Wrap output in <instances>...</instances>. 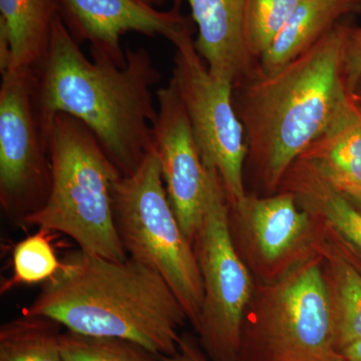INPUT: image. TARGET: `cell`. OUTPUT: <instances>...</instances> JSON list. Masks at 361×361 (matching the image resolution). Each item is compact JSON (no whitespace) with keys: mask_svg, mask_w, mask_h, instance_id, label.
Returning a JSON list of instances; mask_svg holds the SVG:
<instances>
[{"mask_svg":"<svg viewBox=\"0 0 361 361\" xmlns=\"http://www.w3.org/2000/svg\"><path fill=\"white\" fill-rule=\"evenodd\" d=\"M302 0H248L245 35L251 56L259 59Z\"/></svg>","mask_w":361,"mask_h":361,"instance_id":"22","label":"cell"},{"mask_svg":"<svg viewBox=\"0 0 361 361\" xmlns=\"http://www.w3.org/2000/svg\"><path fill=\"white\" fill-rule=\"evenodd\" d=\"M342 361H361V341L353 342L341 350Z\"/></svg>","mask_w":361,"mask_h":361,"instance_id":"27","label":"cell"},{"mask_svg":"<svg viewBox=\"0 0 361 361\" xmlns=\"http://www.w3.org/2000/svg\"><path fill=\"white\" fill-rule=\"evenodd\" d=\"M342 1L348 2V4H355V6L361 7V0H342Z\"/></svg>","mask_w":361,"mask_h":361,"instance_id":"31","label":"cell"},{"mask_svg":"<svg viewBox=\"0 0 361 361\" xmlns=\"http://www.w3.org/2000/svg\"><path fill=\"white\" fill-rule=\"evenodd\" d=\"M233 243L256 282L271 283L315 254L322 226L297 203L293 195L247 193L230 205Z\"/></svg>","mask_w":361,"mask_h":361,"instance_id":"10","label":"cell"},{"mask_svg":"<svg viewBox=\"0 0 361 361\" xmlns=\"http://www.w3.org/2000/svg\"><path fill=\"white\" fill-rule=\"evenodd\" d=\"M342 68L349 94L361 78V27L348 25L342 54Z\"/></svg>","mask_w":361,"mask_h":361,"instance_id":"23","label":"cell"},{"mask_svg":"<svg viewBox=\"0 0 361 361\" xmlns=\"http://www.w3.org/2000/svg\"><path fill=\"white\" fill-rule=\"evenodd\" d=\"M193 30L175 45L172 80L186 109L204 167L219 175L230 205L245 198V132L233 104V85L214 77L195 49Z\"/></svg>","mask_w":361,"mask_h":361,"instance_id":"8","label":"cell"},{"mask_svg":"<svg viewBox=\"0 0 361 361\" xmlns=\"http://www.w3.org/2000/svg\"><path fill=\"white\" fill-rule=\"evenodd\" d=\"M126 56L123 68L90 61L59 16L47 54L33 68L35 101L47 137L54 116L78 118L122 176L134 173L154 147L158 109L152 89L161 78L148 49L128 47Z\"/></svg>","mask_w":361,"mask_h":361,"instance_id":"2","label":"cell"},{"mask_svg":"<svg viewBox=\"0 0 361 361\" xmlns=\"http://www.w3.org/2000/svg\"><path fill=\"white\" fill-rule=\"evenodd\" d=\"M51 188L49 137L37 109L33 68H11L0 85V205L20 226Z\"/></svg>","mask_w":361,"mask_h":361,"instance_id":"9","label":"cell"},{"mask_svg":"<svg viewBox=\"0 0 361 361\" xmlns=\"http://www.w3.org/2000/svg\"><path fill=\"white\" fill-rule=\"evenodd\" d=\"M61 350L65 361H161L135 342L110 337L63 332Z\"/></svg>","mask_w":361,"mask_h":361,"instance_id":"21","label":"cell"},{"mask_svg":"<svg viewBox=\"0 0 361 361\" xmlns=\"http://www.w3.org/2000/svg\"><path fill=\"white\" fill-rule=\"evenodd\" d=\"M278 191L293 195L303 210L361 256V211L311 164L294 161Z\"/></svg>","mask_w":361,"mask_h":361,"instance_id":"14","label":"cell"},{"mask_svg":"<svg viewBox=\"0 0 361 361\" xmlns=\"http://www.w3.org/2000/svg\"><path fill=\"white\" fill-rule=\"evenodd\" d=\"M317 251L322 256L337 345L341 350L349 343L361 341V272L323 231Z\"/></svg>","mask_w":361,"mask_h":361,"instance_id":"18","label":"cell"},{"mask_svg":"<svg viewBox=\"0 0 361 361\" xmlns=\"http://www.w3.org/2000/svg\"><path fill=\"white\" fill-rule=\"evenodd\" d=\"M61 327L47 316L23 312L0 327V361H65Z\"/></svg>","mask_w":361,"mask_h":361,"instance_id":"19","label":"cell"},{"mask_svg":"<svg viewBox=\"0 0 361 361\" xmlns=\"http://www.w3.org/2000/svg\"><path fill=\"white\" fill-rule=\"evenodd\" d=\"M61 262L23 313L82 336L135 342L159 357L176 353L188 318L156 271L130 257L114 261L80 250Z\"/></svg>","mask_w":361,"mask_h":361,"instance_id":"3","label":"cell"},{"mask_svg":"<svg viewBox=\"0 0 361 361\" xmlns=\"http://www.w3.org/2000/svg\"><path fill=\"white\" fill-rule=\"evenodd\" d=\"M59 0H0V23L11 45V68H35L47 54Z\"/></svg>","mask_w":361,"mask_h":361,"instance_id":"17","label":"cell"},{"mask_svg":"<svg viewBox=\"0 0 361 361\" xmlns=\"http://www.w3.org/2000/svg\"><path fill=\"white\" fill-rule=\"evenodd\" d=\"M182 0H175L180 7ZM198 28L195 49L214 77L234 87L258 68L246 42L248 0H187Z\"/></svg>","mask_w":361,"mask_h":361,"instance_id":"13","label":"cell"},{"mask_svg":"<svg viewBox=\"0 0 361 361\" xmlns=\"http://www.w3.org/2000/svg\"><path fill=\"white\" fill-rule=\"evenodd\" d=\"M337 189H361V111L345 106L300 156Z\"/></svg>","mask_w":361,"mask_h":361,"instance_id":"16","label":"cell"},{"mask_svg":"<svg viewBox=\"0 0 361 361\" xmlns=\"http://www.w3.org/2000/svg\"><path fill=\"white\" fill-rule=\"evenodd\" d=\"M49 231H39L21 240L13 252V276L1 287L9 290L18 285L45 283L61 270L63 262L56 255Z\"/></svg>","mask_w":361,"mask_h":361,"instance_id":"20","label":"cell"},{"mask_svg":"<svg viewBox=\"0 0 361 361\" xmlns=\"http://www.w3.org/2000/svg\"><path fill=\"white\" fill-rule=\"evenodd\" d=\"M351 99H353V103H355L361 111V78L358 80L357 85H355L353 92H351Z\"/></svg>","mask_w":361,"mask_h":361,"instance_id":"29","label":"cell"},{"mask_svg":"<svg viewBox=\"0 0 361 361\" xmlns=\"http://www.w3.org/2000/svg\"><path fill=\"white\" fill-rule=\"evenodd\" d=\"M361 7L342 0H302L259 59L258 68L272 73L313 47L345 16Z\"/></svg>","mask_w":361,"mask_h":361,"instance_id":"15","label":"cell"},{"mask_svg":"<svg viewBox=\"0 0 361 361\" xmlns=\"http://www.w3.org/2000/svg\"><path fill=\"white\" fill-rule=\"evenodd\" d=\"M323 233H324V236L326 237L327 239L334 244V246L341 251L342 255L344 257L348 258L353 265L357 268L358 270L361 272V256L358 255L355 251H353V249L349 248L348 245L343 243V242L341 241V240L337 239L334 235H332L331 233L326 231V230L323 229Z\"/></svg>","mask_w":361,"mask_h":361,"instance_id":"26","label":"cell"},{"mask_svg":"<svg viewBox=\"0 0 361 361\" xmlns=\"http://www.w3.org/2000/svg\"><path fill=\"white\" fill-rule=\"evenodd\" d=\"M51 188L25 226H37L71 237L85 254L126 260L116 231L113 187L121 173L87 127L66 114L52 118L49 128Z\"/></svg>","mask_w":361,"mask_h":361,"instance_id":"4","label":"cell"},{"mask_svg":"<svg viewBox=\"0 0 361 361\" xmlns=\"http://www.w3.org/2000/svg\"><path fill=\"white\" fill-rule=\"evenodd\" d=\"M157 102L158 116L152 127L154 148L169 201L185 236L193 244L205 211L207 170L172 78L158 90Z\"/></svg>","mask_w":361,"mask_h":361,"instance_id":"11","label":"cell"},{"mask_svg":"<svg viewBox=\"0 0 361 361\" xmlns=\"http://www.w3.org/2000/svg\"><path fill=\"white\" fill-rule=\"evenodd\" d=\"M61 16L78 44L89 42L92 59H104L123 68L127 63L121 37L137 32L161 35L171 42L188 30L192 20L180 7L167 11L140 0H59Z\"/></svg>","mask_w":361,"mask_h":361,"instance_id":"12","label":"cell"},{"mask_svg":"<svg viewBox=\"0 0 361 361\" xmlns=\"http://www.w3.org/2000/svg\"><path fill=\"white\" fill-rule=\"evenodd\" d=\"M238 361H342L319 252L277 281L256 282Z\"/></svg>","mask_w":361,"mask_h":361,"instance_id":"5","label":"cell"},{"mask_svg":"<svg viewBox=\"0 0 361 361\" xmlns=\"http://www.w3.org/2000/svg\"><path fill=\"white\" fill-rule=\"evenodd\" d=\"M207 170L203 219L193 246L203 282L198 339L211 361H238L242 326L256 281L230 232V204L219 175Z\"/></svg>","mask_w":361,"mask_h":361,"instance_id":"7","label":"cell"},{"mask_svg":"<svg viewBox=\"0 0 361 361\" xmlns=\"http://www.w3.org/2000/svg\"><path fill=\"white\" fill-rule=\"evenodd\" d=\"M113 208L128 256L165 279L198 331L204 298L200 267L169 201L154 147L134 173L116 180Z\"/></svg>","mask_w":361,"mask_h":361,"instance_id":"6","label":"cell"},{"mask_svg":"<svg viewBox=\"0 0 361 361\" xmlns=\"http://www.w3.org/2000/svg\"><path fill=\"white\" fill-rule=\"evenodd\" d=\"M348 23L272 73L257 70L233 87L245 132L248 193H277L287 171L351 101L342 68Z\"/></svg>","mask_w":361,"mask_h":361,"instance_id":"1","label":"cell"},{"mask_svg":"<svg viewBox=\"0 0 361 361\" xmlns=\"http://www.w3.org/2000/svg\"><path fill=\"white\" fill-rule=\"evenodd\" d=\"M341 192L356 208L361 211V189H346Z\"/></svg>","mask_w":361,"mask_h":361,"instance_id":"28","label":"cell"},{"mask_svg":"<svg viewBox=\"0 0 361 361\" xmlns=\"http://www.w3.org/2000/svg\"><path fill=\"white\" fill-rule=\"evenodd\" d=\"M11 45L6 26L0 23V73L1 75L11 68Z\"/></svg>","mask_w":361,"mask_h":361,"instance_id":"25","label":"cell"},{"mask_svg":"<svg viewBox=\"0 0 361 361\" xmlns=\"http://www.w3.org/2000/svg\"><path fill=\"white\" fill-rule=\"evenodd\" d=\"M140 1L148 4V6H153L156 7V8H158V7H160L163 6V4H165L166 2L168 1V0H140Z\"/></svg>","mask_w":361,"mask_h":361,"instance_id":"30","label":"cell"},{"mask_svg":"<svg viewBox=\"0 0 361 361\" xmlns=\"http://www.w3.org/2000/svg\"><path fill=\"white\" fill-rule=\"evenodd\" d=\"M161 361H211L204 353L199 339L189 332H182L176 353L161 356Z\"/></svg>","mask_w":361,"mask_h":361,"instance_id":"24","label":"cell"}]
</instances>
